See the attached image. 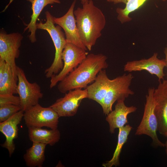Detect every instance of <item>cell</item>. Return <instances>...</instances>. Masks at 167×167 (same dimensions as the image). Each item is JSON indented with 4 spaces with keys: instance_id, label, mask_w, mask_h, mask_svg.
<instances>
[{
    "instance_id": "1",
    "label": "cell",
    "mask_w": 167,
    "mask_h": 167,
    "mask_svg": "<svg viewBox=\"0 0 167 167\" xmlns=\"http://www.w3.org/2000/svg\"><path fill=\"white\" fill-rule=\"evenodd\" d=\"M107 59L102 54H88L77 67L59 82L58 90L61 93H66L77 88H86L94 81L101 70L108 68Z\"/></svg>"
},
{
    "instance_id": "2",
    "label": "cell",
    "mask_w": 167,
    "mask_h": 167,
    "mask_svg": "<svg viewBox=\"0 0 167 167\" xmlns=\"http://www.w3.org/2000/svg\"><path fill=\"white\" fill-rule=\"evenodd\" d=\"M82 5V7H78L74 11V14L81 41L90 51L101 35L106 25V18L92 0Z\"/></svg>"
},
{
    "instance_id": "3",
    "label": "cell",
    "mask_w": 167,
    "mask_h": 167,
    "mask_svg": "<svg viewBox=\"0 0 167 167\" xmlns=\"http://www.w3.org/2000/svg\"><path fill=\"white\" fill-rule=\"evenodd\" d=\"M46 21L43 23L41 21L36 24L37 29L46 31L53 41L55 48V57L51 66L45 71V76L50 78L54 75L58 74L63 66L62 60V53L66 43L65 33L62 28L59 25L55 26L54 16L47 11L45 12Z\"/></svg>"
},
{
    "instance_id": "4",
    "label": "cell",
    "mask_w": 167,
    "mask_h": 167,
    "mask_svg": "<svg viewBox=\"0 0 167 167\" xmlns=\"http://www.w3.org/2000/svg\"><path fill=\"white\" fill-rule=\"evenodd\" d=\"M134 76L131 73L124 74L111 80L109 89L101 105L103 112L108 115L112 111V106L116 101L125 100L134 92L130 88Z\"/></svg>"
},
{
    "instance_id": "5",
    "label": "cell",
    "mask_w": 167,
    "mask_h": 167,
    "mask_svg": "<svg viewBox=\"0 0 167 167\" xmlns=\"http://www.w3.org/2000/svg\"><path fill=\"white\" fill-rule=\"evenodd\" d=\"M154 88H150L146 95L143 116L136 130L135 135H145L152 139L153 143L156 147H164L165 143L159 139L157 135V122L154 113L155 102L153 94Z\"/></svg>"
},
{
    "instance_id": "6",
    "label": "cell",
    "mask_w": 167,
    "mask_h": 167,
    "mask_svg": "<svg viewBox=\"0 0 167 167\" xmlns=\"http://www.w3.org/2000/svg\"><path fill=\"white\" fill-rule=\"evenodd\" d=\"M86 51L72 43H66L62 53L63 67L58 74L50 78V89L63 80L82 62L88 54Z\"/></svg>"
},
{
    "instance_id": "7",
    "label": "cell",
    "mask_w": 167,
    "mask_h": 167,
    "mask_svg": "<svg viewBox=\"0 0 167 167\" xmlns=\"http://www.w3.org/2000/svg\"><path fill=\"white\" fill-rule=\"evenodd\" d=\"M59 118L52 108L44 107L38 104L24 112L23 118L28 128L46 127L58 129Z\"/></svg>"
},
{
    "instance_id": "8",
    "label": "cell",
    "mask_w": 167,
    "mask_h": 167,
    "mask_svg": "<svg viewBox=\"0 0 167 167\" xmlns=\"http://www.w3.org/2000/svg\"><path fill=\"white\" fill-rule=\"evenodd\" d=\"M17 75L18 81L17 92L20 100L21 110L24 112L32 106L38 104L43 96L41 87L36 82L30 83L27 80L24 71L17 66Z\"/></svg>"
},
{
    "instance_id": "9",
    "label": "cell",
    "mask_w": 167,
    "mask_h": 167,
    "mask_svg": "<svg viewBox=\"0 0 167 167\" xmlns=\"http://www.w3.org/2000/svg\"><path fill=\"white\" fill-rule=\"evenodd\" d=\"M23 37L20 33L7 34L2 30L0 32V58L11 66L15 79L18 81L15 59L19 56L21 41Z\"/></svg>"
},
{
    "instance_id": "10",
    "label": "cell",
    "mask_w": 167,
    "mask_h": 167,
    "mask_svg": "<svg viewBox=\"0 0 167 167\" xmlns=\"http://www.w3.org/2000/svg\"><path fill=\"white\" fill-rule=\"evenodd\" d=\"M65 94L64 97L58 99L49 106L57 113L59 117L74 116L82 100L88 98L86 88L84 89L76 88Z\"/></svg>"
},
{
    "instance_id": "11",
    "label": "cell",
    "mask_w": 167,
    "mask_h": 167,
    "mask_svg": "<svg viewBox=\"0 0 167 167\" xmlns=\"http://www.w3.org/2000/svg\"><path fill=\"white\" fill-rule=\"evenodd\" d=\"M158 54L155 53L147 59L128 62L124 66V71L131 72L146 70L151 74L156 75L159 82L163 80L165 75L164 69L167 67V63L165 59L158 58Z\"/></svg>"
},
{
    "instance_id": "12",
    "label": "cell",
    "mask_w": 167,
    "mask_h": 167,
    "mask_svg": "<svg viewBox=\"0 0 167 167\" xmlns=\"http://www.w3.org/2000/svg\"><path fill=\"white\" fill-rule=\"evenodd\" d=\"M153 94L154 113L157 122V131L165 136L167 133V80L159 82Z\"/></svg>"
},
{
    "instance_id": "13",
    "label": "cell",
    "mask_w": 167,
    "mask_h": 167,
    "mask_svg": "<svg viewBox=\"0 0 167 167\" xmlns=\"http://www.w3.org/2000/svg\"><path fill=\"white\" fill-rule=\"evenodd\" d=\"M77 0H74L67 12L59 18L54 17L55 24L60 26L65 32L66 43H71L87 50V48L83 44L79 32L74 9Z\"/></svg>"
},
{
    "instance_id": "14",
    "label": "cell",
    "mask_w": 167,
    "mask_h": 167,
    "mask_svg": "<svg viewBox=\"0 0 167 167\" xmlns=\"http://www.w3.org/2000/svg\"><path fill=\"white\" fill-rule=\"evenodd\" d=\"M24 112L21 110L6 121L0 122V131L6 138L5 141L1 146L7 149L10 157L11 156L15 149L14 140L18 137V125L23 118Z\"/></svg>"
},
{
    "instance_id": "15",
    "label": "cell",
    "mask_w": 167,
    "mask_h": 167,
    "mask_svg": "<svg viewBox=\"0 0 167 167\" xmlns=\"http://www.w3.org/2000/svg\"><path fill=\"white\" fill-rule=\"evenodd\" d=\"M115 109L108 115L106 120L108 122L109 131L111 134L114 133L115 129L122 127L128 122L127 116L130 113L135 112L137 108L134 106L128 107L125 105L124 101H117Z\"/></svg>"
},
{
    "instance_id": "16",
    "label": "cell",
    "mask_w": 167,
    "mask_h": 167,
    "mask_svg": "<svg viewBox=\"0 0 167 167\" xmlns=\"http://www.w3.org/2000/svg\"><path fill=\"white\" fill-rule=\"evenodd\" d=\"M111 80L105 69L101 70L94 81L86 88L88 98L94 100L101 105L108 91Z\"/></svg>"
},
{
    "instance_id": "17",
    "label": "cell",
    "mask_w": 167,
    "mask_h": 167,
    "mask_svg": "<svg viewBox=\"0 0 167 167\" xmlns=\"http://www.w3.org/2000/svg\"><path fill=\"white\" fill-rule=\"evenodd\" d=\"M30 140L53 146L59 140L60 133L58 129L49 130L39 127H28Z\"/></svg>"
},
{
    "instance_id": "18",
    "label": "cell",
    "mask_w": 167,
    "mask_h": 167,
    "mask_svg": "<svg viewBox=\"0 0 167 167\" xmlns=\"http://www.w3.org/2000/svg\"><path fill=\"white\" fill-rule=\"evenodd\" d=\"M32 4V13L31 16V20L30 23L25 28L24 32L28 29V32L31 34L29 36V39L32 43L36 41V32L37 28L36 21L41 11L44 7L47 5L54 3H60L59 0H26Z\"/></svg>"
},
{
    "instance_id": "19",
    "label": "cell",
    "mask_w": 167,
    "mask_h": 167,
    "mask_svg": "<svg viewBox=\"0 0 167 167\" xmlns=\"http://www.w3.org/2000/svg\"><path fill=\"white\" fill-rule=\"evenodd\" d=\"M148 0H107V2L117 4L124 3L125 4L123 8L118 7L116 9L117 19L122 24L129 22L132 18L130 14L141 7ZM165 1L166 0H159Z\"/></svg>"
},
{
    "instance_id": "20",
    "label": "cell",
    "mask_w": 167,
    "mask_h": 167,
    "mask_svg": "<svg viewBox=\"0 0 167 167\" xmlns=\"http://www.w3.org/2000/svg\"><path fill=\"white\" fill-rule=\"evenodd\" d=\"M47 144L32 142V146L27 149L23 157L29 167H41L45 160V150Z\"/></svg>"
},
{
    "instance_id": "21",
    "label": "cell",
    "mask_w": 167,
    "mask_h": 167,
    "mask_svg": "<svg viewBox=\"0 0 167 167\" xmlns=\"http://www.w3.org/2000/svg\"><path fill=\"white\" fill-rule=\"evenodd\" d=\"M132 128L129 124L119 128L118 143L113 156L110 161L103 164V166L111 167L113 165L116 167L119 165V158L122 148L126 142Z\"/></svg>"
},
{
    "instance_id": "22",
    "label": "cell",
    "mask_w": 167,
    "mask_h": 167,
    "mask_svg": "<svg viewBox=\"0 0 167 167\" xmlns=\"http://www.w3.org/2000/svg\"><path fill=\"white\" fill-rule=\"evenodd\" d=\"M17 81L10 66L6 63L5 72L0 79V95L17 94Z\"/></svg>"
},
{
    "instance_id": "23",
    "label": "cell",
    "mask_w": 167,
    "mask_h": 167,
    "mask_svg": "<svg viewBox=\"0 0 167 167\" xmlns=\"http://www.w3.org/2000/svg\"><path fill=\"white\" fill-rule=\"evenodd\" d=\"M21 110L20 105H9L0 106V122L6 121Z\"/></svg>"
},
{
    "instance_id": "24",
    "label": "cell",
    "mask_w": 167,
    "mask_h": 167,
    "mask_svg": "<svg viewBox=\"0 0 167 167\" xmlns=\"http://www.w3.org/2000/svg\"><path fill=\"white\" fill-rule=\"evenodd\" d=\"M19 96L13 94L0 95V106L9 105H20Z\"/></svg>"
},
{
    "instance_id": "25",
    "label": "cell",
    "mask_w": 167,
    "mask_h": 167,
    "mask_svg": "<svg viewBox=\"0 0 167 167\" xmlns=\"http://www.w3.org/2000/svg\"><path fill=\"white\" fill-rule=\"evenodd\" d=\"M6 63L4 59L0 58V79L2 77L5 72Z\"/></svg>"
},
{
    "instance_id": "26",
    "label": "cell",
    "mask_w": 167,
    "mask_h": 167,
    "mask_svg": "<svg viewBox=\"0 0 167 167\" xmlns=\"http://www.w3.org/2000/svg\"><path fill=\"white\" fill-rule=\"evenodd\" d=\"M164 53L165 56V60L167 63V44L166 45V47L165 48L164 51Z\"/></svg>"
},
{
    "instance_id": "27",
    "label": "cell",
    "mask_w": 167,
    "mask_h": 167,
    "mask_svg": "<svg viewBox=\"0 0 167 167\" xmlns=\"http://www.w3.org/2000/svg\"><path fill=\"white\" fill-rule=\"evenodd\" d=\"M89 0H80L81 3L83 5L84 3L88 2Z\"/></svg>"
},
{
    "instance_id": "28",
    "label": "cell",
    "mask_w": 167,
    "mask_h": 167,
    "mask_svg": "<svg viewBox=\"0 0 167 167\" xmlns=\"http://www.w3.org/2000/svg\"><path fill=\"white\" fill-rule=\"evenodd\" d=\"M165 144V148H166L165 152H166V155H167V141H166Z\"/></svg>"
},
{
    "instance_id": "29",
    "label": "cell",
    "mask_w": 167,
    "mask_h": 167,
    "mask_svg": "<svg viewBox=\"0 0 167 167\" xmlns=\"http://www.w3.org/2000/svg\"><path fill=\"white\" fill-rule=\"evenodd\" d=\"M165 137L167 138V133H166L165 135Z\"/></svg>"
}]
</instances>
